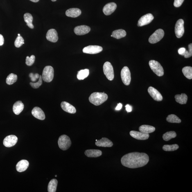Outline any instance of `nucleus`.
<instances>
[{
  "mask_svg": "<svg viewBox=\"0 0 192 192\" xmlns=\"http://www.w3.org/2000/svg\"><path fill=\"white\" fill-rule=\"evenodd\" d=\"M149 161V158L147 154L137 152L125 154L121 159V164L123 166L132 169L144 166Z\"/></svg>",
  "mask_w": 192,
  "mask_h": 192,
  "instance_id": "obj_1",
  "label": "nucleus"
},
{
  "mask_svg": "<svg viewBox=\"0 0 192 192\" xmlns=\"http://www.w3.org/2000/svg\"><path fill=\"white\" fill-rule=\"evenodd\" d=\"M107 99L108 96L104 92H95L91 94L89 99V101L93 105L99 106L104 103Z\"/></svg>",
  "mask_w": 192,
  "mask_h": 192,
  "instance_id": "obj_2",
  "label": "nucleus"
},
{
  "mask_svg": "<svg viewBox=\"0 0 192 192\" xmlns=\"http://www.w3.org/2000/svg\"><path fill=\"white\" fill-rule=\"evenodd\" d=\"M54 69L51 66H47L43 70L42 79L45 82H49L53 80L54 77Z\"/></svg>",
  "mask_w": 192,
  "mask_h": 192,
  "instance_id": "obj_3",
  "label": "nucleus"
},
{
  "mask_svg": "<svg viewBox=\"0 0 192 192\" xmlns=\"http://www.w3.org/2000/svg\"><path fill=\"white\" fill-rule=\"evenodd\" d=\"M149 64L150 69L157 76L159 77L163 76L164 74V69L159 62L155 60H150Z\"/></svg>",
  "mask_w": 192,
  "mask_h": 192,
  "instance_id": "obj_4",
  "label": "nucleus"
},
{
  "mask_svg": "<svg viewBox=\"0 0 192 192\" xmlns=\"http://www.w3.org/2000/svg\"><path fill=\"white\" fill-rule=\"evenodd\" d=\"M58 143L59 147L61 150H63L69 149L72 144L69 137L64 134L60 136L58 140Z\"/></svg>",
  "mask_w": 192,
  "mask_h": 192,
  "instance_id": "obj_5",
  "label": "nucleus"
},
{
  "mask_svg": "<svg viewBox=\"0 0 192 192\" xmlns=\"http://www.w3.org/2000/svg\"><path fill=\"white\" fill-rule=\"evenodd\" d=\"M103 68L104 74L107 79L111 81L113 80L114 78L113 67L110 63L109 62L105 63Z\"/></svg>",
  "mask_w": 192,
  "mask_h": 192,
  "instance_id": "obj_6",
  "label": "nucleus"
},
{
  "mask_svg": "<svg viewBox=\"0 0 192 192\" xmlns=\"http://www.w3.org/2000/svg\"><path fill=\"white\" fill-rule=\"evenodd\" d=\"M164 32L162 29H158L150 36L149 39V42L150 44H155L160 41L164 37Z\"/></svg>",
  "mask_w": 192,
  "mask_h": 192,
  "instance_id": "obj_7",
  "label": "nucleus"
},
{
  "mask_svg": "<svg viewBox=\"0 0 192 192\" xmlns=\"http://www.w3.org/2000/svg\"><path fill=\"white\" fill-rule=\"evenodd\" d=\"M122 81L126 85H130L131 81V75L130 69L126 66L122 69L121 73Z\"/></svg>",
  "mask_w": 192,
  "mask_h": 192,
  "instance_id": "obj_8",
  "label": "nucleus"
},
{
  "mask_svg": "<svg viewBox=\"0 0 192 192\" xmlns=\"http://www.w3.org/2000/svg\"><path fill=\"white\" fill-rule=\"evenodd\" d=\"M175 32L176 36L178 38L183 37L184 33V21L182 19H179L176 24Z\"/></svg>",
  "mask_w": 192,
  "mask_h": 192,
  "instance_id": "obj_9",
  "label": "nucleus"
},
{
  "mask_svg": "<svg viewBox=\"0 0 192 192\" xmlns=\"http://www.w3.org/2000/svg\"><path fill=\"white\" fill-rule=\"evenodd\" d=\"M153 15L150 13L146 14L142 17L138 21V26L141 27L150 24L154 19Z\"/></svg>",
  "mask_w": 192,
  "mask_h": 192,
  "instance_id": "obj_10",
  "label": "nucleus"
},
{
  "mask_svg": "<svg viewBox=\"0 0 192 192\" xmlns=\"http://www.w3.org/2000/svg\"><path fill=\"white\" fill-rule=\"evenodd\" d=\"M101 47L96 45H90L84 47L82 51L84 53L95 54L100 53L103 51Z\"/></svg>",
  "mask_w": 192,
  "mask_h": 192,
  "instance_id": "obj_11",
  "label": "nucleus"
},
{
  "mask_svg": "<svg viewBox=\"0 0 192 192\" xmlns=\"http://www.w3.org/2000/svg\"><path fill=\"white\" fill-rule=\"evenodd\" d=\"M18 139L17 136L10 135L7 136L3 140V145L7 147H11L15 146L17 143Z\"/></svg>",
  "mask_w": 192,
  "mask_h": 192,
  "instance_id": "obj_12",
  "label": "nucleus"
},
{
  "mask_svg": "<svg viewBox=\"0 0 192 192\" xmlns=\"http://www.w3.org/2000/svg\"><path fill=\"white\" fill-rule=\"evenodd\" d=\"M148 91L150 96L154 100L157 101H160L163 100V96L158 91L154 88L150 87Z\"/></svg>",
  "mask_w": 192,
  "mask_h": 192,
  "instance_id": "obj_13",
  "label": "nucleus"
},
{
  "mask_svg": "<svg viewBox=\"0 0 192 192\" xmlns=\"http://www.w3.org/2000/svg\"><path fill=\"white\" fill-rule=\"evenodd\" d=\"M131 137L139 140H145L147 139L150 137L149 134L144 133L142 132L137 131H131L130 133Z\"/></svg>",
  "mask_w": 192,
  "mask_h": 192,
  "instance_id": "obj_14",
  "label": "nucleus"
},
{
  "mask_svg": "<svg viewBox=\"0 0 192 192\" xmlns=\"http://www.w3.org/2000/svg\"><path fill=\"white\" fill-rule=\"evenodd\" d=\"M91 31L89 26L82 25L76 27L74 28V32L77 35H82L88 33Z\"/></svg>",
  "mask_w": 192,
  "mask_h": 192,
  "instance_id": "obj_15",
  "label": "nucleus"
},
{
  "mask_svg": "<svg viewBox=\"0 0 192 192\" xmlns=\"http://www.w3.org/2000/svg\"><path fill=\"white\" fill-rule=\"evenodd\" d=\"M116 8V3L114 2L109 3L104 7L103 12L105 15H110L115 11Z\"/></svg>",
  "mask_w": 192,
  "mask_h": 192,
  "instance_id": "obj_16",
  "label": "nucleus"
},
{
  "mask_svg": "<svg viewBox=\"0 0 192 192\" xmlns=\"http://www.w3.org/2000/svg\"><path fill=\"white\" fill-rule=\"evenodd\" d=\"M46 38L48 41L51 42H57L58 37L56 30L54 29L48 30L46 34Z\"/></svg>",
  "mask_w": 192,
  "mask_h": 192,
  "instance_id": "obj_17",
  "label": "nucleus"
},
{
  "mask_svg": "<svg viewBox=\"0 0 192 192\" xmlns=\"http://www.w3.org/2000/svg\"><path fill=\"white\" fill-rule=\"evenodd\" d=\"M96 146L104 147H110L113 145V143L112 141L107 138H102L101 139L97 140L96 142Z\"/></svg>",
  "mask_w": 192,
  "mask_h": 192,
  "instance_id": "obj_18",
  "label": "nucleus"
},
{
  "mask_svg": "<svg viewBox=\"0 0 192 192\" xmlns=\"http://www.w3.org/2000/svg\"><path fill=\"white\" fill-rule=\"evenodd\" d=\"M32 114L35 118L40 120H43L45 118V115L44 112L38 107H34L32 110Z\"/></svg>",
  "mask_w": 192,
  "mask_h": 192,
  "instance_id": "obj_19",
  "label": "nucleus"
},
{
  "mask_svg": "<svg viewBox=\"0 0 192 192\" xmlns=\"http://www.w3.org/2000/svg\"><path fill=\"white\" fill-rule=\"evenodd\" d=\"M61 107L64 111L70 114H74L76 112L75 107L67 102H62L61 103Z\"/></svg>",
  "mask_w": 192,
  "mask_h": 192,
  "instance_id": "obj_20",
  "label": "nucleus"
},
{
  "mask_svg": "<svg viewBox=\"0 0 192 192\" xmlns=\"http://www.w3.org/2000/svg\"><path fill=\"white\" fill-rule=\"evenodd\" d=\"M29 163L26 160H22L18 162L16 165V169L19 172L26 171L29 166Z\"/></svg>",
  "mask_w": 192,
  "mask_h": 192,
  "instance_id": "obj_21",
  "label": "nucleus"
},
{
  "mask_svg": "<svg viewBox=\"0 0 192 192\" xmlns=\"http://www.w3.org/2000/svg\"><path fill=\"white\" fill-rule=\"evenodd\" d=\"M82 13L81 11L78 8H72L69 9L66 12V15L67 17L76 18L80 15Z\"/></svg>",
  "mask_w": 192,
  "mask_h": 192,
  "instance_id": "obj_22",
  "label": "nucleus"
},
{
  "mask_svg": "<svg viewBox=\"0 0 192 192\" xmlns=\"http://www.w3.org/2000/svg\"><path fill=\"white\" fill-rule=\"evenodd\" d=\"M24 109V104L20 101H18L14 103L12 109L14 113L19 115Z\"/></svg>",
  "mask_w": 192,
  "mask_h": 192,
  "instance_id": "obj_23",
  "label": "nucleus"
},
{
  "mask_svg": "<svg viewBox=\"0 0 192 192\" xmlns=\"http://www.w3.org/2000/svg\"><path fill=\"white\" fill-rule=\"evenodd\" d=\"M84 153L87 157L91 158L99 157L102 154L101 150H85Z\"/></svg>",
  "mask_w": 192,
  "mask_h": 192,
  "instance_id": "obj_24",
  "label": "nucleus"
},
{
  "mask_svg": "<svg viewBox=\"0 0 192 192\" xmlns=\"http://www.w3.org/2000/svg\"><path fill=\"white\" fill-rule=\"evenodd\" d=\"M155 128L153 126L148 125H142L140 126L139 128V131L146 134H149L153 132Z\"/></svg>",
  "mask_w": 192,
  "mask_h": 192,
  "instance_id": "obj_25",
  "label": "nucleus"
},
{
  "mask_svg": "<svg viewBox=\"0 0 192 192\" xmlns=\"http://www.w3.org/2000/svg\"><path fill=\"white\" fill-rule=\"evenodd\" d=\"M176 101L180 104H184L187 103L188 96L185 94L182 93L181 95L177 94L175 96Z\"/></svg>",
  "mask_w": 192,
  "mask_h": 192,
  "instance_id": "obj_26",
  "label": "nucleus"
},
{
  "mask_svg": "<svg viewBox=\"0 0 192 192\" xmlns=\"http://www.w3.org/2000/svg\"><path fill=\"white\" fill-rule=\"evenodd\" d=\"M112 35V37L114 38L119 39L125 37L126 35V33L125 30L119 29L113 31Z\"/></svg>",
  "mask_w": 192,
  "mask_h": 192,
  "instance_id": "obj_27",
  "label": "nucleus"
},
{
  "mask_svg": "<svg viewBox=\"0 0 192 192\" xmlns=\"http://www.w3.org/2000/svg\"><path fill=\"white\" fill-rule=\"evenodd\" d=\"M24 20L25 22L26 23V25L28 27L31 29L34 28V26L33 24V17L31 14L26 13L25 14L24 16Z\"/></svg>",
  "mask_w": 192,
  "mask_h": 192,
  "instance_id": "obj_28",
  "label": "nucleus"
},
{
  "mask_svg": "<svg viewBox=\"0 0 192 192\" xmlns=\"http://www.w3.org/2000/svg\"><path fill=\"white\" fill-rule=\"evenodd\" d=\"M58 181L56 179H53L50 181L48 186V192H55L56 191Z\"/></svg>",
  "mask_w": 192,
  "mask_h": 192,
  "instance_id": "obj_29",
  "label": "nucleus"
},
{
  "mask_svg": "<svg viewBox=\"0 0 192 192\" xmlns=\"http://www.w3.org/2000/svg\"><path fill=\"white\" fill-rule=\"evenodd\" d=\"M77 78L79 80H83L89 76V71L88 69L81 70L78 72Z\"/></svg>",
  "mask_w": 192,
  "mask_h": 192,
  "instance_id": "obj_30",
  "label": "nucleus"
},
{
  "mask_svg": "<svg viewBox=\"0 0 192 192\" xmlns=\"http://www.w3.org/2000/svg\"><path fill=\"white\" fill-rule=\"evenodd\" d=\"M182 72L186 78L189 80L192 79V67L190 66H186L183 68Z\"/></svg>",
  "mask_w": 192,
  "mask_h": 192,
  "instance_id": "obj_31",
  "label": "nucleus"
},
{
  "mask_svg": "<svg viewBox=\"0 0 192 192\" xmlns=\"http://www.w3.org/2000/svg\"><path fill=\"white\" fill-rule=\"evenodd\" d=\"M177 134L174 131H170L166 132V133L163 134V138L164 141H168L172 139H173L177 137Z\"/></svg>",
  "mask_w": 192,
  "mask_h": 192,
  "instance_id": "obj_32",
  "label": "nucleus"
},
{
  "mask_svg": "<svg viewBox=\"0 0 192 192\" xmlns=\"http://www.w3.org/2000/svg\"><path fill=\"white\" fill-rule=\"evenodd\" d=\"M18 77L17 75L14 73H11L7 77L6 79V83L8 85H11L17 82Z\"/></svg>",
  "mask_w": 192,
  "mask_h": 192,
  "instance_id": "obj_33",
  "label": "nucleus"
},
{
  "mask_svg": "<svg viewBox=\"0 0 192 192\" xmlns=\"http://www.w3.org/2000/svg\"><path fill=\"white\" fill-rule=\"evenodd\" d=\"M166 121L169 123H180L181 120L178 117L174 114L168 115L166 118Z\"/></svg>",
  "mask_w": 192,
  "mask_h": 192,
  "instance_id": "obj_34",
  "label": "nucleus"
},
{
  "mask_svg": "<svg viewBox=\"0 0 192 192\" xmlns=\"http://www.w3.org/2000/svg\"><path fill=\"white\" fill-rule=\"evenodd\" d=\"M179 148V146L177 144L172 145H164L163 147V149L166 151H174Z\"/></svg>",
  "mask_w": 192,
  "mask_h": 192,
  "instance_id": "obj_35",
  "label": "nucleus"
},
{
  "mask_svg": "<svg viewBox=\"0 0 192 192\" xmlns=\"http://www.w3.org/2000/svg\"><path fill=\"white\" fill-rule=\"evenodd\" d=\"M24 39H23L22 37L20 36H18L17 39H16L14 45L16 47L19 48L23 44H24Z\"/></svg>",
  "mask_w": 192,
  "mask_h": 192,
  "instance_id": "obj_36",
  "label": "nucleus"
},
{
  "mask_svg": "<svg viewBox=\"0 0 192 192\" xmlns=\"http://www.w3.org/2000/svg\"><path fill=\"white\" fill-rule=\"evenodd\" d=\"M35 57L34 55H31L29 57L27 56L26 59V64L28 66H31L35 62Z\"/></svg>",
  "mask_w": 192,
  "mask_h": 192,
  "instance_id": "obj_37",
  "label": "nucleus"
},
{
  "mask_svg": "<svg viewBox=\"0 0 192 192\" xmlns=\"http://www.w3.org/2000/svg\"><path fill=\"white\" fill-rule=\"evenodd\" d=\"M42 77L41 75H39V81L37 82H30V85H31V87L33 88L37 89L40 86L42 85Z\"/></svg>",
  "mask_w": 192,
  "mask_h": 192,
  "instance_id": "obj_38",
  "label": "nucleus"
},
{
  "mask_svg": "<svg viewBox=\"0 0 192 192\" xmlns=\"http://www.w3.org/2000/svg\"><path fill=\"white\" fill-rule=\"evenodd\" d=\"M29 77L31 78L32 82H35L37 80V79L39 78V75L38 73H36L34 74L33 73H30Z\"/></svg>",
  "mask_w": 192,
  "mask_h": 192,
  "instance_id": "obj_39",
  "label": "nucleus"
},
{
  "mask_svg": "<svg viewBox=\"0 0 192 192\" xmlns=\"http://www.w3.org/2000/svg\"><path fill=\"white\" fill-rule=\"evenodd\" d=\"M188 47H189V51L188 52V53L185 55H184V57L185 58H189V57L192 56V44H190L188 45Z\"/></svg>",
  "mask_w": 192,
  "mask_h": 192,
  "instance_id": "obj_40",
  "label": "nucleus"
},
{
  "mask_svg": "<svg viewBox=\"0 0 192 192\" xmlns=\"http://www.w3.org/2000/svg\"><path fill=\"white\" fill-rule=\"evenodd\" d=\"M188 52V51L186 50L185 48L184 47L181 48L178 50L179 54L184 56L187 54Z\"/></svg>",
  "mask_w": 192,
  "mask_h": 192,
  "instance_id": "obj_41",
  "label": "nucleus"
},
{
  "mask_svg": "<svg viewBox=\"0 0 192 192\" xmlns=\"http://www.w3.org/2000/svg\"><path fill=\"white\" fill-rule=\"evenodd\" d=\"M184 0H175L174 5L175 7H179L181 6Z\"/></svg>",
  "mask_w": 192,
  "mask_h": 192,
  "instance_id": "obj_42",
  "label": "nucleus"
},
{
  "mask_svg": "<svg viewBox=\"0 0 192 192\" xmlns=\"http://www.w3.org/2000/svg\"><path fill=\"white\" fill-rule=\"evenodd\" d=\"M126 110L127 112H132V107L129 104H127L125 106Z\"/></svg>",
  "mask_w": 192,
  "mask_h": 192,
  "instance_id": "obj_43",
  "label": "nucleus"
},
{
  "mask_svg": "<svg viewBox=\"0 0 192 192\" xmlns=\"http://www.w3.org/2000/svg\"><path fill=\"white\" fill-rule=\"evenodd\" d=\"M4 43V38L2 35L0 34V46H2Z\"/></svg>",
  "mask_w": 192,
  "mask_h": 192,
  "instance_id": "obj_44",
  "label": "nucleus"
},
{
  "mask_svg": "<svg viewBox=\"0 0 192 192\" xmlns=\"http://www.w3.org/2000/svg\"><path fill=\"white\" fill-rule=\"evenodd\" d=\"M122 107H123V105L121 103L118 104L115 109L116 110H120L121 109Z\"/></svg>",
  "mask_w": 192,
  "mask_h": 192,
  "instance_id": "obj_45",
  "label": "nucleus"
},
{
  "mask_svg": "<svg viewBox=\"0 0 192 192\" xmlns=\"http://www.w3.org/2000/svg\"><path fill=\"white\" fill-rule=\"evenodd\" d=\"M30 1L33 2H37L39 1V0H30Z\"/></svg>",
  "mask_w": 192,
  "mask_h": 192,
  "instance_id": "obj_46",
  "label": "nucleus"
},
{
  "mask_svg": "<svg viewBox=\"0 0 192 192\" xmlns=\"http://www.w3.org/2000/svg\"><path fill=\"white\" fill-rule=\"evenodd\" d=\"M51 1H56L57 0H51Z\"/></svg>",
  "mask_w": 192,
  "mask_h": 192,
  "instance_id": "obj_47",
  "label": "nucleus"
},
{
  "mask_svg": "<svg viewBox=\"0 0 192 192\" xmlns=\"http://www.w3.org/2000/svg\"><path fill=\"white\" fill-rule=\"evenodd\" d=\"M18 36H20V34H18Z\"/></svg>",
  "mask_w": 192,
  "mask_h": 192,
  "instance_id": "obj_48",
  "label": "nucleus"
},
{
  "mask_svg": "<svg viewBox=\"0 0 192 192\" xmlns=\"http://www.w3.org/2000/svg\"><path fill=\"white\" fill-rule=\"evenodd\" d=\"M57 177V175H55V177Z\"/></svg>",
  "mask_w": 192,
  "mask_h": 192,
  "instance_id": "obj_49",
  "label": "nucleus"
},
{
  "mask_svg": "<svg viewBox=\"0 0 192 192\" xmlns=\"http://www.w3.org/2000/svg\"><path fill=\"white\" fill-rule=\"evenodd\" d=\"M111 37H112V35H111Z\"/></svg>",
  "mask_w": 192,
  "mask_h": 192,
  "instance_id": "obj_50",
  "label": "nucleus"
}]
</instances>
